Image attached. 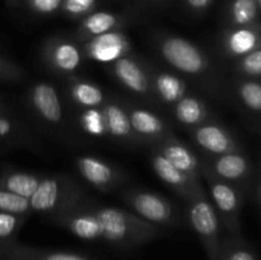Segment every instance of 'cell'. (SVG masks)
<instances>
[{"label":"cell","instance_id":"35","mask_svg":"<svg viewBox=\"0 0 261 260\" xmlns=\"http://www.w3.org/2000/svg\"><path fill=\"white\" fill-rule=\"evenodd\" d=\"M63 0H23V4L30 12L40 17H50L60 10Z\"/></svg>","mask_w":261,"mask_h":260},{"label":"cell","instance_id":"26","mask_svg":"<svg viewBox=\"0 0 261 260\" xmlns=\"http://www.w3.org/2000/svg\"><path fill=\"white\" fill-rule=\"evenodd\" d=\"M0 143L14 147H24L40 152L41 147L32 133L13 112H0Z\"/></svg>","mask_w":261,"mask_h":260},{"label":"cell","instance_id":"18","mask_svg":"<svg viewBox=\"0 0 261 260\" xmlns=\"http://www.w3.org/2000/svg\"><path fill=\"white\" fill-rule=\"evenodd\" d=\"M149 149L157 150L166 160L170 161L176 168L188 173L191 177L201 181V160H199L195 152L188 144L181 142L175 134L168 135L167 138L149 147Z\"/></svg>","mask_w":261,"mask_h":260},{"label":"cell","instance_id":"27","mask_svg":"<svg viewBox=\"0 0 261 260\" xmlns=\"http://www.w3.org/2000/svg\"><path fill=\"white\" fill-rule=\"evenodd\" d=\"M260 7L256 0H228L224 12L227 27L260 24Z\"/></svg>","mask_w":261,"mask_h":260},{"label":"cell","instance_id":"20","mask_svg":"<svg viewBox=\"0 0 261 260\" xmlns=\"http://www.w3.org/2000/svg\"><path fill=\"white\" fill-rule=\"evenodd\" d=\"M101 109L103 112L105 121H106L107 137L127 145H135V147L143 145L142 140L137 137L133 130L129 115H127L122 99L109 97Z\"/></svg>","mask_w":261,"mask_h":260},{"label":"cell","instance_id":"9","mask_svg":"<svg viewBox=\"0 0 261 260\" xmlns=\"http://www.w3.org/2000/svg\"><path fill=\"white\" fill-rule=\"evenodd\" d=\"M201 163L221 180L239 186L249 193L259 170L245 152H232L226 154L205 155Z\"/></svg>","mask_w":261,"mask_h":260},{"label":"cell","instance_id":"19","mask_svg":"<svg viewBox=\"0 0 261 260\" xmlns=\"http://www.w3.org/2000/svg\"><path fill=\"white\" fill-rule=\"evenodd\" d=\"M150 165L155 175L170 186L175 193L182 196L185 201L190 199L199 189L201 188V181L191 177L188 173L176 168L168 160H166L157 150L150 149Z\"/></svg>","mask_w":261,"mask_h":260},{"label":"cell","instance_id":"33","mask_svg":"<svg viewBox=\"0 0 261 260\" xmlns=\"http://www.w3.org/2000/svg\"><path fill=\"white\" fill-rule=\"evenodd\" d=\"M99 0H63L59 12L68 19L81 20L93 13Z\"/></svg>","mask_w":261,"mask_h":260},{"label":"cell","instance_id":"29","mask_svg":"<svg viewBox=\"0 0 261 260\" xmlns=\"http://www.w3.org/2000/svg\"><path fill=\"white\" fill-rule=\"evenodd\" d=\"M78 126L89 137L103 138L107 137L106 121L101 107L93 109H79L76 115Z\"/></svg>","mask_w":261,"mask_h":260},{"label":"cell","instance_id":"25","mask_svg":"<svg viewBox=\"0 0 261 260\" xmlns=\"http://www.w3.org/2000/svg\"><path fill=\"white\" fill-rule=\"evenodd\" d=\"M42 177L43 173L18 170L10 165L0 167V188L27 199L32 196Z\"/></svg>","mask_w":261,"mask_h":260},{"label":"cell","instance_id":"22","mask_svg":"<svg viewBox=\"0 0 261 260\" xmlns=\"http://www.w3.org/2000/svg\"><path fill=\"white\" fill-rule=\"evenodd\" d=\"M232 94L241 111L259 126L261 112V82L260 79L237 76L232 82Z\"/></svg>","mask_w":261,"mask_h":260},{"label":"cell","instance_id":"11","mask_svg":"<svg viewBox=\"0 0 261 260\" xmlns=\"http://www.w3.org/2000/svg\"><path fill=\"white\" fill-rule=\"evenodd\" d=\"M110 71L114 78L127 91L140 98H144L149 103L157 105L150 87L147 60L130 53L112 61L110 64Z\"/></svg>","mask_w":261,"mask_h":260},{"label":"cell","instance_id":"7","mask_svg":"<svg viewBox=\"0 0 261 260\" xmlns=\"http://www.w3.org/2000/svg\"><path fill=\"white\" fill-rule=\"evenodd\" d=\"M25 105L31 114L43 125L55 132L66 127V117L63 99L53 83L35 82L25 92Z\"/></svg>","mask_w":261,"mask_h":260},{"label":"cell","instance_id":"4","mask_svg":"<svg viewBox=\"0 0 261 260\" xmlns=\"http://www.w3.org/2000/svg\"><path fill=\"white\" fill-rule=\"evenodd\" d=\"M124 203L132 213L157 227H180L185 216L166 196L142 188H129L121 191Z\"/></svg>","mask_w":261,"mask_h":260},{"label":"cell","instance_id":"14","mask_svg":"<svg viewBox=\"0 0 261 260\" xmlns=\"http://www.w3.org/2000/svg\"><path fill=\"white\" fill-rule=\"evenodd\" d=\"M82 43L86 60L111 64L112 61L132 53V40L121 31H112Z\"/></svg>","mask_w":261,"mask_h":260},{"label":"cell","instance_id":"6","mask_svg":"<svg viewBox=\"0 0 261 260\" xmlns=\"http://www.w3.org/2000/svg\"><path fill=\"white\" fill-rule=\"evenodd\" d=\"M200 175L208 186L209 199L216 209L222 227H224L229 235H241V212L247 194L239 186L214 176L203 163Z\"/></svg>","mask_w":261,"mask_h":260},{"label":"cell","instance_id":"37","mask_svg":"<svg viewBox=\"0 0 261 260\" xmlns=\"http://www.w3.org/2000/svg\"><path fill=\"white\" fill-rule=\"evenodd\" d=\"M0 112H10L9 110H8L7 105L2 101V98H0Z\"/></svg>","mask_w":261,"mask_h":260},{"label":"cell","instance_id":"10","mask_svg":"<svg viewBox=\"0 0 261 260\" xmlns=\"http://www.w3.org/2000/svg\"><path fill=\"white\" fill-rule=\"evenodd\" d=\"M74 167L88 185L102 193H110L127 180L124 170L97 155H78L74 158Z\"/></svg>","mask_w":261,"mask_h":260},{"label":"cell","instance_id":"28","mask_svg":"<svg viewBox=\"0 0 261 260\" xmlns=\"http://www.w3.org/2000/svg\"><path fill=\"white\" fill-rule=\"evenodd\" d=\"M217 260H257L255 250L242 239V235H229L222 240Z\"/></svg>","mask_w":261,"mask_h":260},{"label":"cell","instance_id":"3","mask_svg":"<svg viewBox=\"0 0 261 260\" xmlns=\"http://www.w3.org/2000/svg\"><path fill=\"white\" fill-rule=\"evenodd\" d=\"M185 222H188L203 244L208 260L218 259L222 245V224L217 212L201 186L190 199L186 200Z\"/></svg>","mask_w":261,"mask_h":260},{"label":"cell","instance_id":"38","mask_svg":"<svg viewBox=\"0 0 261 260\" xmlns=\"http://www.w3.org/2000/svg\"><path fill=\"white\" fill-rule=\"evenodd\" d=\"M144 2H147V3H160V2H162V0H144Z\"/></svg>","mask_w":261,"mask_h":260},{"label":"cell","instance_id":"30","mask_svg":"<svg viewBox=\"0 0 261 260\" xmlns=\"http://www.w3.org/2000/svg\"><path fill=\"white\" fill-rule=\"evenodd\" d=\"M27 217L0 212V252L17 242V237Z\"/></svg>","mask_w":261,"mask_h":260},{"label":"cell","instance_id":"16","mask_svg":"<svg viewBox=\"0 0 261 260\" xmlns=\"http://www.w3.org/2000/svg\"><path fill=\"white\" fill-rule=\"evenodd\" d=\"M148 63L153 97L157 105L171 107L189 93V87L182 76L166 69L158 68L155 64Z\"/></svg>","mask_w":261,"mask_h":260},{"label":"cell","instance_id":"12","mask_svg":"<svg viewBox=\"0 0 261 260\" xmlns=\"http://www.w3.org/2000/svg\"><path fill=\"white\" fill-rule=\"evenodd\" d=\"M194 144L205 155L245 152L239 138L221 121L213 119L189 130Z\"/></svg>","mask_w":261,"mask_h":260},{"label":"cell","instance_id":"24","mask_svg":"<svg viewBox=\"0 0 261 260\" xmlns=\"http://www.w3.org/2000/svg\"><path fill=\"white\" fill-rule=\"evenodd\" d=\"M0 260H96L87 255L60 250L40 249L23 244H13L3 252Z\"/></svg>","mask_w":261,"mask_h":260},{"label":"cell","instance_id":"1","mask_svg":"<svg viewBox=\"0 0 261 260\" xmlns=\"http://www.w3.org/2000/svg\"><path fill=\"white\" fill-rule=\"evenodd\" d=\"M48 221L86 241H103L119 247H137L161 235L160 227L116 206L97 203L84 194Z\"/></svg>","mask_w":261,"mask_h":260},{"label":"cell","instance_id":"5","mask_svg":"<svg viewBox=\"0 0 261 260\" xmlns=\"http://www.w3.org/2000/svg\"><path fill=\"white\" fill-rule=\"evenodd\" d=\"M84 190L71 176L65 173L43 175L37 189L30 198L31 214L54 216L84 195Z\"/></svg>","mask_w":261,"mask_h":260},{"label":"cell","instance_id":"17","mask_svg":"<svg viewBox=\"0 0 261 260\" xmlns=\"http://www.w3.org/2000/svg\"><path fill=\"white\" fill-rule=\"evenodd\" d=\"M130 23V17L126 14L110 10H94L81 19L78 27L75 28L71 37L78 42H84L87 40L97 37L103 33L112 31H121Z\"/></svg>","mask_w":261,"mask_h":260},{"label":"cell","instance_id":"15","mask_svg":"<svg viewBox=\"0 0 261 260\" xmlns=\"http://www.w3.org/2000/svg\"><path fill=\"white\" fill-rule=\"evenodd\" d=\"M256 48H261V24L226 27L218 38L219 53L231 61Z\"/></svg>","mask_w":261,"mask_h":260},{"label":"cell","instance_id":"36","mask_svg":"<svg viewBox=\"0 0 261 260\" xmlns=\"http://www.w3.org/2000/svg\"><path fill=\"white\" fill-rule=\"evenodd\" d=\"M213 2L214 0H184L185 7L196 15L204 14L212 7Z\"/></svg>","mask_w":261,"mask_h":260},{"label":"cell","instance_id":"21","mask_svg":"<svg viewBox=\"0 0 261 260\" xmlns=\"http://www.w3.org/2000/svg\"><path fill=\"white\" fill-rule=\"evenodd\" d=\"M65 81L68 97L78 109L101 107L110 97V94H107L102 87L89 79L79 76L78 74L68 76L65 78Z\"/></svg>","mask_w":261,"mask_h":260},{"label":"cell","instance_id":"39","mask_svg":"<svg viewBox=\"0 0 261 260\" xmlns=\"http://www.w3.org/2000/svg\"><path fill=\"white\" fill-rule=\"evenodd\" d=\"M256 3H257V4H259V5H261V0H256Z\"/></svg>","mask_w":261,"mask_h":260},{"label":"cell","instance_id":"8","mask_svg":"<svg viewBox=\"0 0 261 260\" xmlns=\"http://www.w3.org/2000/svg\"><path fill=\"white\" fill-rule=\"evenodd\" d=\"M41 60L51 73L68 78L78 74L86 58L81 42L71 36L55 35L43 42Z\"/></svg>","mask_w":261,"mask_h":260},{"label":"cell","instance_id":"32","mask_svg":"<svg viewBox=\"0 0 261 260\" xmlns=\"http://www.w3.org/2000/svg\"><path fill=\"white\" fill-rule=\"evenodd\" d=\"M0 212L18 214V216L28 218V216L31 214L30 199L15 195L10 191L0 188Z\"/></svg>","mask_w":261,"mask_h":260},{"label":"cell","instance_id":"34","mask_svg":"<svg viewBox=\"0 0 261 260\" xmlns=\"http://www.w3.org/2000/svg\"><path fill=\"white\" fill-rule=\"evenodd\" d=\"M24 75L22 66L0 53V82H19Z\"/></svg>","mask_w":261,"mask_h":260},{"label":"cell","instance_id":"2","mask_svg":"<svg viewBox=\"0 0 261 260\" xmlns=\"http://www.w3.org/2000/svg\"><path fill=\"white\" fill-rule=\"evenodd\" d=\"M155 51L168 66L182 75L190 76L217 91L219 81L211 56L193 41L172 33L157 32L153 37Z\"/></svg>","mask_w":261,"mask_h":260},{"label":"cell","instance_id":"13","mask_svg":"<svg viewBox=\"0 0 261 260\" xmlns=\"http://www.w3.org/2000/svg\"><path fill=\"white\" fill-rule=\"evenodd\" d=\"M129 115L130 124L137 137L142 140L144 147H152L155 143L161 142L173 134L167 122L152 110L139 106L134 102L122 101Z\"/></svg>","mask_w":261,"mask_h":260},{"label":"cell","instance_id":"31","mask_svg":"<svg viewBox=\"0 0 261 260\" xmlns=\"http://www.w3.org/2000/svg\"><path fill=\"white\" fill-rule=\"evenodd\" d=\"M232 71L242 78L260 79L261 76V48L251 51L232 61Z\"/></svg>","mask_w":261,"mask_h":260},{"label":"cell","instance_id":"23","mask_svg":"<svg viewBox=\"0 0 261 260\" xmlns=\"http://www.w3.org/2000/svg\"><path fill=\"white\" fill-rule=\"evenodd\" d=\"M171 112L176 121L189 130L213 119L205 102L200 97L189 93L171 106Z\"/></svg>","mask_w":261,"mask_h":260}]
</instances>
